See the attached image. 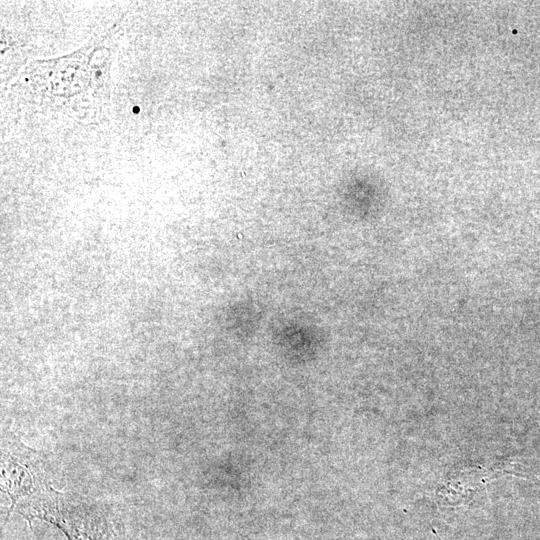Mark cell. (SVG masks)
Wrapping results in <instances>:
<instances>
[{"mask_svg": "<svg viewBox=\"0 0 540 540\" xmlns=\"http://www.w3.org/2000/svg\"><path fill=\"white\" fill-rule=\"evenodd\" d=\"M31 526L33 518L56 525L68 540H110L106 521L92 506L51 486L29 503L18 508Z\"/></svg>", "mask_w": 540, "mask_h": 540, "instance_id": "6da1fadb", "label": "cell"}, {"mask_svg": "<svg viewBox=\"0 0 540 540\" xmlns=\"http://www.w3.org/2000/svg\"><path fill=\"white\" fill-rule=\"evenodd\" d=\"M50 487L42 461L37 453L12 434H5L1 443V490L11 499L8 516Z\"/></svg>", "mask_w": 540, "mask_h": 540, "instance_id": "7a4b0ae2", "label": "cell"}]
</instances>
